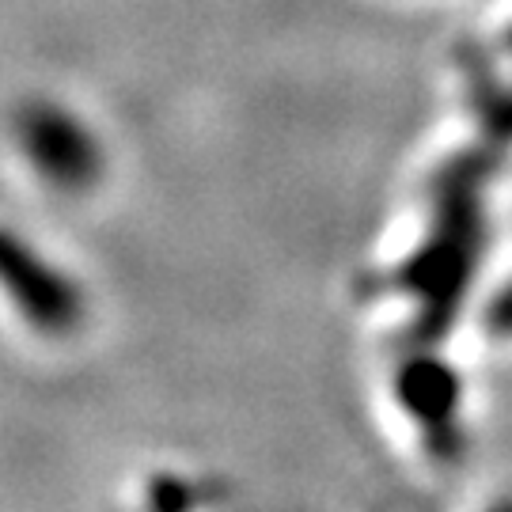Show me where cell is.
Returning a JSON list of instances; mask_svg holds the SVG:
<instances>
[{
    "label": "cell",
    "instance_id": "6",
    "mask_svg": "<svg viewBox=\"0 0 512 512\" xmlns=\"http://www.w3.org/2000/svg\"><path fill=\"white\" fill-rule=\"evenodd\" d=\"M486 330L494 338H512V281H505L486 308Z\"/></svg>",
    "mask_w": 512,
    "mask_h": 512
},
{
    "label": "cell",
    "instance_id": "2",
    "mask_svg": "<svg viewBox=\"0 0 512 512\" xmlns=\"http://www.w3.org/2000/svg\"><path fill=\"white\" fill-rule=\"evenodd\" d=\"M16 141L35 167L38 179L57 190H88L103 171V152L95 145V133L57 103H27L16 118Z\"/></svg>",
    "mask_w": 512,
    "mask_h": 512
},
{
    "label": "cell",
    "instance_id": "4",
    "mask_svg": "<svg viewBox=\"0 0 512 512\" xmlns=\"http://www.w3.org/2000/svg\"><path fill=\"white\" fill-rule=\"evenodd\" d=\"M0 285L12 296V304L46 334H69L80 319V296L69 277L46 266V258L8 232H0Z\"/></svg>",
    "mask_w": 512,
    "mask_h": 512
},
{
    "label": "cell",
    "instance_id": "7",
    "mask_svg": "<svg viewBox=\"0 0 512 512\" xmlns=\"http://www.w3.org/2000/svg\"><path fill=\"white\" fill-rule=\"evenodd\" d=\"M486 512H512V494H505V497H497L494 505H490V509Z\"/></svg>",
    "mask_w": 512,
    "mask_h": 512
},
{
    "label": "cell",
    "instance_id": "5",
    "mask_svg": "<svg viewBox=\"0 0 512 512\" xmlns=\"http://www.w3.org/2000/svg\"><path fill=\"white\" fill-rule=\"evenodd\" d=\"M478 122L494 145H512V88H482Z\"/></svg>",
    "mask_w": 512,
    "mask_h": 512
},
{
    "label": "cell",
    "instance_id": "1",
    "mask_svg": "<svg viewBox=\"0 0 512 512\" xmlns=\"http://www.w3.org/2000/svg\"><path fill=\"white\" fill-rule=\"evenodd\" d=\"M482 179L486 164L478 156H459L452 167H444L429 236L399 274V285L418 300V330L425 338L448 334L478 274V258L486 247Z\"/></svg>",
    "mask_w": 512,
    "mask_h": 512
},
{
    "label": "cell",
    "instance_id": "3",
    "mask_svg": "<svg viewBox=\"0 0 512 512\" xmlns=\"http://www.w3.org/2000/svg\"><path fill=\"white\" fill-rule=\"evenodd\" d=\"M395 395L410 421L421 429L429 452L437 459H456L463 452V380L437 353H414L399 365Z\"/></svg>",
    "mask_w": 512,
    "mask_h": 512
},
{
    "label": "cell",
    "instance_id": "8",
    "mask_svg": "<svg viewBox=\"0 0 512 512\" xmlns=\"http://www.w3.org/2000/svg\"><path fill=\"white\" fill-rule=\"evenodd\" d=\"M509 50H512V31H509Z\"/></svg>",
    "mask_w": 512,
    "mask_h": 512
}]
</instances>
